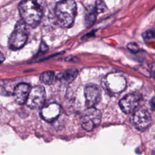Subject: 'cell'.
<instances>
[{
    "label": "cell",
    "instance_id": "cell-18",
    "mask_svg": "<svg viewBox=\"0 0 155 155\" xmlns=\"http://www.w3.org/2000/svg\"><path fill=\"white\" fill-rule=\"evenodd\" d=\"M0 94L3 96H9L10 94V93H9V91H8L2 86L0 85Z\"/></svg>",
    "mask_w": 155,
    "mask_h": 155
},
{
    "label": "cell",
    "instance_id": "cell-16",
    "mask_svg": "<svg viewBox=\"0 0 155 155\" xmlns=\"http://www.w3.org/2000/svg\"><path fill=\"white\" fill-rule=\"evenodd\" d=\"M96 13H101L107 10V6L105 3L102 1H97L94 7Z\"/></svg>",
    "mask_w": 155,
    "mask_h": 155
},
{
    "label": "cell",
    "instance_id": "cell-20",
    "mask_svg": "<svg viewBox=\"0 0 155 155\" xmlns=\"http://www.w3.org/2000/svg\"><path fill=\"white\" fill-rule=\"evenodd\" d=\"M150 104L152 110H155V96L153 97L150 102Z\"/></svg>",
    "mask_w": 155,
    "mask_h": 155
},
{
    "label": "cell",
    "instance_id": "cell-7",
    "mask_svg": "<svg viewBox=\"0 0 155 155\" xmlns=\"http://www.w3.org/2000/svg\"><path fill=\"white\" fill-rule=\"evenodd\" d=\"M131 122L137 130L144 131L151 125L152 119L146 109L140 108L134 112L131 117Z\"/></svg>",
    "mask_w": 155,
    "mask_h": 155
},
{
    "label": "cell",
    "instance_id": "cell-1",
    "mask_svg": "<svg viewBox=\"0 0 155 155\" xmlns=\"http://www.w3.org/2000/svg\"><path fill=\"white\" fill-rule=\"evenodd\" d=\"M22 21L31 27H36L41 21L43 12L41 5L33 1H23L18 5Z\"/></svg>",
    "mask_w": 155,
    "mask_h": 155
},
{
    "label": "cell",
    "instance_id": "cell-10",
    "mask_svg": "<svg viewBox=\"0 0 155 155\" xmlns=\"http://www.w3.org/2000/svg\"><path fill=\"white\" fill-rule=\"evenodd\" d=\"M61 112V106L56 102H51L42 108L41 116L44 120L51 122L58 117Z\"/></svg>",
    "mask_w": 155,
    "mask_h": 155
},
{
    "label": "cell",
    "instance_id": "cell-3",
    "mask_svg": "<svg viewBox=\"0 0 155 155\" xmlns=\"http://www.w3.org/2000/svg\"><path fill=\"white\" fill-rule=\"evenodd\" d=\"M28 36L27 25L22 21H18L8 39V47L12 50H17L25 44Z\"/></svg>",
    "mask_w": 155,
    "mask_h": 155
},
{
    "label": "cell",
    "instance_id": "cell-21",
    "mask_svg": "<svg viewBox=\"0 0 155 155\" xmlns=\"http://www.w3.org/2000/svg\"><path fill=\"white\" fill-rule=\"evenodd\" d=\"M5 60V57L4 56V54L2 53L1 51H0V64L2 63V62H4V61Z\"/></svg>",
    "mask_w": 155,
    "mask_h": 155
},
{
    "label": "cell",
    "instance_id": "cell-4",
    "mask_svg": "<svg viewBox=\"0 0 155 155\" xmlns=\"http://www.w3.org/2000/svg\"><path fill=\"white\" fill-rule=\"evenodd\" d=\"M104 85L106 90L113 94H117L123 91L127 85L125 78L120 73H111L104 78Z\"/></svg>",
    "mask_w": 155,
    "mask_h": 155
},
{
    "label": "cell",
    "instance_id": "cell-2",
    "mask_svg": "<svg viewBox=\"0 0 155 155\" xmlns=\"http://www.w3.org/2000/svg\"><path fill=\"white\" fill-rule=\"evenodd\" d=\"M77 11L76 4L74 1H62L58 2L54 9V13L58 24L64 28L72 25Z\"/></svg>",
    "mask_w": 155,
    "mask_h": 155
},
{
    "label": "cell",
    "instance_id": "cell-19",
    "mask_svg": "<svg viewBox=\"0 0 155 155\" xmlns=\"http://www.w3.org/2000/svg\"><path fill=\"white\" fill-rule=\"evenodd\" d=\"M48 46L44 43V42H41V46H40V50L42 52H45L48 50Z\"/></svg>",
    "mask_w": 155,
    "mask_h": 155
},
{
    "label": "cell",
    "instance_id": "cell-5",
    "mask_svg": "<svg viewBox=\"0 0 155 155\" xmlns=\"http://www.w3.org/2000/svg\"><path fill=\"white\" fill-rule=\"evenodd\" d=\"M102 115L100 111L94 107L87 108L81 114L80 122L82 127L90 131L96 128L101 123Z\"/></svg>",
    "mask_w": 155,
    "mask_h": 155
},
{
    "label": "cell",
    "instance_id": "cell-11",
    "mask_svg": "<svg viewBox=\"0 0 155 155\" xmlns=\"http://www.w3.org/2000/svg\"><path fill=\"white\" fill-rule=\"evenodd\" d=\"M30 87L28 84L20 83L14 88L13 95L15 102L19 105L24 104L26 102L28 96Z\"/></svg>",
    "mask_w": 155,
    "mask_h": 155
},
{
    "label": "cell",
    "instance_id": "cell-15",
    "mask_svg": "<svg viewBox=\"0 0 155 155\" xmlns=\"http://www.w3.org/2000/svg\"><path fill=\"white\" fill-rule=\"evenodd\" d=\"M142 37L147 44H155V31L152 30H147L142 33Z\"/></svg>",
    "mask_w": 155,
    "mask_h": 155
},
{
    "label": "cell",
    "instance_id": "cell-9",
    "mask_svg": "<svg viewBox=\"0 0 155 155\" xmlns=\"http://www.w3.org/2000/svg\"><path fill=\"white\" fill-rule=\"evenodd\" d=\"M84 95L87 107H94L100 101L101 91L97 85L88 84L84 88Z\"/></svg>",
    "mask_w": 155,
    "mask_h": 155
},
{
    "label": "cell",
    "instance_id": "cell-13",
    "mask_svg": "<svg viewBox=\"0 0 155 155\" xmlns=\"http://www.w3.org/2000/svg\"><path fill=\"white\" fill-rule=\"evenodd\" d=\"M54 73L51 71H47L43 72L40 75V81L47 85L51 84L54 80Z\"/></svg>",
    "mask_w": 155,
    "mask_h": 155
},
{
    "label": "cell",
    "instance_id": "cell-17",
    "mask_svg": "<svg viewBox=\"0 0 155 155\" xmlns=\"http://www.w3.org/2000/svg\"><path fill=\"white\" fill-rule=\"evenodd\" d=\"M127 48L133 53H137L139 51V47L135 43H129L127 45Z\"/></svg>",
    "mask_w": 155,
    "mask_h": 155
},
{
    "label": "cell",
    "instance_id": "cell-22",
    "mask_svg": "<svg viewBox=\"0 0 155 155\" xmlns=\"http://www.w3.org/2000/svg\"><path fill=\"white\" fill-rule=\"evenodd\" d=\"M151 155H155V150H154L153 152H152V154Z\"/></svg>",
    "mask_w": 155,
    "mask_h": 155
},
{
    "label": "cell",
    "instance_id": "cell-14",
    "mask_svg": "<svg viewBox=\"0 0 155 155\" xmlns=\"http://www.w3.org/2000/svg\"><path fill=\"white\" fill-rule=\"evenodd\" d=\"M96 14L94 8L87 10V12L85 16V24L87 27H90L94 23L96 17Z\"/></svg>",
    "mask_w": 155,
    "mask_h": 155
},
{
    "label": "cell",
    "instance_id": "cell-12",
    "mask_svg": "<svg viewBox=\"0 0 155 155\" xmlns=\"http://www.w3.org/2000/svg\"><path fill=\"white\" fill-rule=\"evenodd\" d=\"M78 70L74 68L68 69L64 73H60L57 76V78L66 84L71 83L76 77Z\"/></svg>",
    "mask_w": 155,
    "mask_h": 155
},
{
    "label": "cell",
    "instance_id": "cell-8",
    "mask_svg": "<svg viewBox=\"0 0 155 155\" xmlns=\"http://www.w3.org/2000/svg\"><path fill=\"white\" fill-rule=\"evenodd\" d=\"M141 98L142 96L139 93H129L120 100L119 107L121 110L126 114L134 112L137 110Z\"/></svg>",
    "mask_w": 155,
    "mask_h": 155
},
{
    "label": "cell",
    "instance_id": "cell-6",
    "mask_svg": "<svg viewBox=\"0 0 155 155\" xmlns=\"http://www.w3.org/2000/svg\"><path fill=\"white\" fill-rule=\"evenodd\" d=\"M46 93L45 88L42 86H35L30 89L26 104L33 109L41 108L45 101Z\"/></svg>",
    "mask_w": 155,
    "mask_h": 155
}]
</instances>
